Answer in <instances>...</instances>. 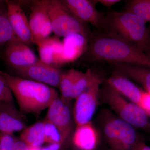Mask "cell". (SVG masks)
<instances>
[{
	"label": "cell",
	"mask_w": 150,
	"mask_h": 150,
	"mask_svg": "<svg viewBox=\"0 0 150 150\" xmlns=\"http://www.w3.org/2000/svg\"><path fill=\"white\" fill-rule=\"evenodd\" d=\"M89 54L93 61L139 65L150 68V55L115 33L105 31L91 39Z\"/></svg>",
	"instance_id": "obj_1"
},
{
	"label": "cell",
	"mask_w": 150,
	"mask_h": 150,
	"mask_svg": "<svg viewBox=\"0 0 150 150\" xmlns=\"http://www.w3.org/2000/svg\"><path fill=\"white\" fill-rule=\"evenodd\" d=\"M22 113H40L59 97L55 89L35 81L3 72Z\"/></svg>",
	"instance_id": "obj_2"
},
{
	"label": "cell",
	"mask_w": 150,
	"mask_h": 150,
	"mask_svg": "<svg viewBox=\"0 0 150 150\" xmlns=\"http://www.w3.org/2000/svg\"><path fill=\"white\" fill-rule=\"evenodd\" d=\"M106 19L105 31L119 35L150 55V30L143 18L126 11H112Z\"/></svg>",
	"instance_id": "obj_3"
},
{
	"label": "cell",
	"mask_w": 150,
	"mask_h": 150,
	"mask_svg": "<svg viewBox=\"0 0 150 150\" xmlns=\"http://www.w3.org/2000/svg\"><path fill=\"white\" fill-rule=\"evenodd\" d=\"M46 4L53 32L56 36L64 38L78 34L88 40L91 37V32L86 23L77 18L62 1L46 0Z\"/></svg>",
	"instance_id": "obj_4"
},
{
	"label": "cell",
	"mask_w": 150,
	"mask_h": 150,
	"mask_svg": "<svg viewBox=\"0 0 150 150\" xmlns=\"http://www.w3.org/2000/svg\"><path fill=\"white\" fill-rule=\"evenodd\" d=\"M100 95L104 102L117 113L119 118L134 127L150 130L149 117L142 108L127 101L106 83L100 90Z\"/></svg>",
	"instance_id": "obj_5"
},
{
	"label": "cell",
	"mask_w": 150,
	"mask_h": 150,
	"mask_svg": "<svg viewBox=\"0 0 150 150\" xmlns=\"http://www.w3.org/2000/svg\"><path fill=\"white\" fill-rule=\"evenodd\" d=\"M105 137L112 150H132L138 142L134 126L120 118L105 112L103 118Z\"/></svg>",
	"instance_id": "obj_6"
},
{
	"label": "cell",
	"mask_w": 150,
	"mask_h": 150,
	"mask_svg": "<svg viewBox=\"0 0 150 150\" xmlns=\"http://www.w3.org/2000/svg\"><path fill=\"white\" fill-rule=\"evenodd\" d=\"M101 81L96 76L85 90L76 98L73 111L76 126L90 122L98 105Z\"/></svg>",
	"instance_id": "obj_7"
},
{
	"label": "cell",
	"mask_w": 150,
	"mask_h": 150,
	"mask_svg": "<svg viewBox=\"0 0 150 150\" xmlns=\"http://www.w3.org/2000/svg\"><path fill=\"white\" fill-rule=\"evenodd\" d=\"M74 115L70 108L69 103L59 97L48 108L45 119L56 126L61 134L62 148L69 142L73 127Z\"/></svg>",
	"instance_id": "obj_8"
},
{
	"label": "cell",
	"mask_w": 150,
	"mask_h": 150,
	"mask_svg": "<svg viewBox=\"0 0 150 150\" xmlns=\"http://www.w3.org/2000/svg\"><path fill=\"white\" fill-rule=\"evenodd\" d=\"M64 4L78 19L99 29H106V16L98 10L93 1L64 0Z\"/></svg>",
	"instance_id": "obj_9"
},
{
	"label": "cell",
	"mask_w": 150,
	"mask_h": 150,
	"mask_svg": "<svg viewBox=\"0 0 150 150\" xmlns=\"http://www.w3.org/2000/svg\"><path fill=\"white\" fill-rule=\"evenodd\" d=\"M28 20L32 43L37 44L50 37L53 32L51 21L46 8V0L33 1Z\"/></svg>",
	"instance_id": "obj_10"
},
{
	"label": "cell",
	"mask_w": 150,
	"mask_h": 150,
	"mask_svg": "<svg viewBox=\"0 0 150 150\" xmlns=\"http://www.w3.org/2000/svg\"><path fill=\"white\" fill-rule=\"evenodd\" d=\"M15 71L20 77L56 88H59L62 74L59 67L47 64L40 60L30 66Z\"/></svg>",
	"instance_id": "obj_11"
},
{
	"label": "cell",
	"mask_w": 150,
	"mask_h": 150,
	"mask_svg": "<svg viewBox=\"0 0 150 150\" xmlns=\"http://www.w3.org/2000/svg\"><path fill=\"white\" fill-rule=\"evenodd\" d=\"M4 55L6 62L15 71L30 66L39 60L29 45L16 37L6 45Z\"/></svg>",
	"instance_id": "obj_12"
},
{
	"label": "cell",
	"mask_w": 150,
	"mask_h": 150,
	"mask_svg": "<svg viewBox=\"0 0 150 150\" xmlns=\"http://www.w3.org/2000/svg\"><path fill=\"white\" fill-rule=\"evenodd\" d=\"M5 1L7 7L9 20L16 37L30 46L32 43L31 32L24 11L16 2L8 0Z\"/></svg>",
	"instance_id": "obj_13"
},
{
	"label": "cell",
	"mask_w": 150,
	"mask_h": 150,
	"mask_svg": "<svg viewBox=\"0 0 150 150\" xmlns=\"http://www.w3.org/2000/svg\"><path fill=\"white\" fill-rule=\"evenodd\" d=\"M26 127L22 113L13 101H0V133H14Z\"/></svg>",
	"instance_id": "obj_14"
},
{
	"label": "cell",
	"mask_w": 150,
	"mask_h": 150,
	"mask_svg": "<svg viewBox=\"0 0 150 150\" xmlns=\"http://www.w3.org/2000/svg\"><path fill=\"white\" fill-rule=\"evenodd\" d=\"M40 60L47 64L59 67L66 64L62 41L57 36L49 37L36 44Z\"/></svg>",
	"instance_id": "obj_15"
},
{
	"label": "cell",
	"mask_w": 150,
	"mask_h": 150,
	"mask_svg": "<svg viewBox=\"0 0 150 150\" xmlns=\"http://www.w3.org/2000/svg\"><path fill=\"white\" fill-rule=\"evenodd\" d=\"M106 83L122 96L125 97L131 102L138 105L143 91L139 88L131 79L113 70Z\"/></svg>",
	"instance_id": "obj_16"
},
{
	"label": "cell",
	"mask_w": 150,
	"mask_h": 150,
	"mask_svg": "<svg viewBox=\"0 0 150 150\" xmlns=\"http://www.w3.org/2000/svg\"><path fill=\"white\" fill-rule=\"evenodd\" d=\"M73 142L79 150H95L98 142V134L90 122L76 126L73 137Z\"/></svg>",
	"instance_id": "obj_17"
},
{
	"label": "cell",
	"mask_w": 150,
	"mask_h": 150,
	"mask_svg": "<svg viewBox=\"0 0 150 150\" xmlns=\"http://www.w3.org/2000/svg\"><path fill=\"white\" fill-rule=\"evenodd\" d=\"M114 70L135 81L150 93V68L139 65L128 64H112Z\"/></svg>",
	"instance_id": "obj_18"
},
{
	"label": "cell",
	"mask_w": 150,
	"mask_h": 150,
	"mask_svg": "<svg viewBox=\"0 0 150 150\" xmlns=\"http://www.w3.org/2000/svg\"><path fill=\"white\" fill-rule=\"evenodd\" d=\"M88 40L83 35L78 34L64 37L62 43L66 64L74 62L82 54L86 47Z\"/></svg>",
	"instance_id": "obj_19"
},
{
	"label": "cell",
	"mask_w": 150,
	"mask_h": 150,
	"mask_svg": "<svg viewBox=\"0 0 150 150\" xmlns=\"http://www.w3.org/2000/svg\"><path fill=\"white\" fill-rule=\"evenodd\" d=\"M28 147H40L45 143V132L43 121L38 122L26 127L19 137Z\"/></svg>",
	"instance_id": "obj_20"
},
{
	"label": "cell",
	"mask_w": 150,
	"mask_h": 150,
	"mask_svg": "<svg viewBox=\"0 0 150 150\" xmlns=\"http://www.w3.org/2000/svg\"><path fill=\"white\" fill-rule=\"evenodd\" d=\"M15 37L9 20L6 4L5 1H0V49Z\"/></svg>",
	"instance_id": "obj_21"
},
{
	"label": "cell",
	"mask_w": 150,
	"mask_h": 150,
	"mask_svg": "<svg viewBox=\"0 0 150 150\" xmlns=\"http://www.w3.org/2000/svg\"><path fill=\"white\" fill-rule=\"evenodd\" d=\"M82 72L71 69L67 72L62 73L59 84L61 98L68 103L71 100V95L73 87Z\"/></svg>",
	"instance_id": "obj_22"
},
{
	"label": "cell",
	"mask_w": 150,
	"mask_h": 150,
	"mask_svg": "<svg viewBox=\"0 0 150 150\" xmlns=\"http://www.w3.org/2000/svg\"><path fill=\"white\" fill-rule=\"evenodd\" d=\"M126 11L137 15L150 22V0H132L126 5Z\"/></svg>",
	"instance_id": "obj_23"
},
{
	"label": "cell",
	"mask_w": 150,
	"mask_h": 150,
	"mask_svg": "<svg viewBox=\"0 0 150 150\" xmlns=\"http://www.w3.org/2000/svg\"><path fill=\"white\" fill-rule=\"evenodd\" d=\"M97 76L91 69L82 72L75 83L71 95V100L75 99L90 85Z\"/></svg>",
	"instance_id": "obj_24"
},
{
	"label": "cell",
	"mask_w": 150,
	"mask_h": 150,
	"mask_svg": "<svg viewBox=\"0 0 150 150\" xmlns=\"http://www.w3.org/2000/svg\"><path fill=\"white\" fill-rule=\"evenodd\" d=\"M43 121L44 124L45 143L59 144L62 146L61 134L56 126L46 119Z\"/></svg>",
	"instance_id": "obj_25"
},
{
	"label": "cell",
	"mask_w": 150,
	"mask_h": 150,
	"mask_svg": "<svg viewBox=\"0 0 150 150\" xmlns=\"http://www.w3.org/2000/svg\"><path fill=\"white\" fill-rule=\"evenodd\" d=\"M16 138L14 133H0V150H13Z\"/></svg>",
	"instance_id": "obj_26"
},
{
	"label": "cell",
	"mask_w": 150,
	"mask_h": 150,
	"mask_svg": "<svg viewBox=\"0 0 150 150\" xmlns=\"http://www.w3.org/2000/svg\"><path fill=\"white\" fill-rule=\"evenodd\" d=\"M0 71V101H13V95Z\"/></svg>",
	"instance_id": "obj_27"
},
{
	"label": "cell",
	"mask_w": 150,
	"mask_h": 150,
	"mask_svg": "<svg viewBox=\"0 0 150 150\" xmlns=\"http://www.w3.org/2000/svg\"><path fill=\"white\" fill-rule=\"evenodd\" d=\"M138 105L143 110L148 117L150 118V93L143 91Z\"/></svg>",
	"instance_id": "obj_28"
},
{
	"label": "cell",
	"mask_w": 150,
	"mask_h": 150,
	"mask_svg": "<svg viewBox=\"0 0 150 150\" xmlns=\"http://www.w3.org/2000/svg\"><path fill=\"white\" fill-rule=\"evenodd\" d=\"M28 146L19 137H16L13 150H28Z\"/></svg>",
	"instance_id": "obj_29"
},
{
	"label": "cell",
	"mask_w": 150,
	"mask_h": 150,
	"mask_svg": "<svg viewBox=\"0 0 150 150\" xmlns=\"http://www.w3.org/2000/svg\"><path fill=\"white\" fill-rule=\"evenodd\" d=\"M93 1L96 4L100 3L105 6L108 8L111 7L115 4L121 1L120 0H95Z\"/></svg>",
	"instance_id": "obj_30"
},
{
	"label": "cell",
	"mask_w": 150,
	"mask_h": 150,
	"mask_svg": "<svg viewBox=\"0 0 150 150\" xmlns=\"http://www.w3.org/2000/svg\"><path fill=\"white\" fill-rule=\"evenodd\" d=\"M132 150H150V146H148L144 142L138 141Z\"/></svg>",
	"instance_id": "obj_31"
},
{
	"label": "cell",
	"mask_w": 150,
	"mask_h": 150,
	"mask_svg": "<svg viewBox=\"0 0 150 150\" xmlns=\"http://www.w3.org/2000/svg\"><path fill=\"white\" fill-rule=\"evenodd\" d=\"M62 148V145L59 144H49L48 146L40 148L39 150H60Z\"/></svg>",
	"instance_id": "obj_32"
},
{
	"label": "cell",
	"mask_w": 150,
	"mask_h": 150,
	"mask_svg": "<svg viewBox=\"0 0 150 150\" xmlns=\"http://www.w3.org/2000/svg\"><path fill=\"white\" fill-rule=\"evenodd\" d=\"M149 29H150V26H149Z\"/></svg>",
	"instance_id": "obj_33"
}]
</instances>
